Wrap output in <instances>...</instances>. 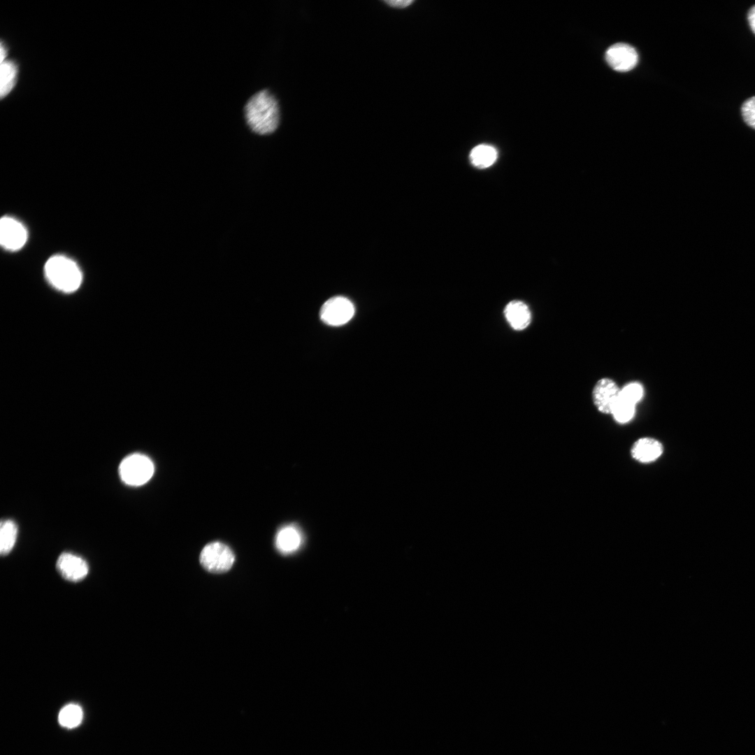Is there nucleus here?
Segmentation results:
<instances>
[{
    "label": "nucleus",
    "mask_w": 755,
    "mask_h": 755,
    "mask_svg": "<svg viewBox=\"0 0 755 755\" xmlns=\"http://www.w3.org/2000/svg\"><path fill=\"white\" fill-rule=\"evenodd\" d=\"M643 394V389L638 382H631L621 389L620 397L634 404L638 402Z\"/></svg>",
    "instance_id": "18"
},
{
    "label": "nucleus",
    "mask_w": 755,
    "mask_h": 755,
    "mask_svg": "<svg viewBox=\"0 0 755 755\" xmlns=\"http://www.w3.org/2000/svg\"><path fill=\"white\" fill-rule=\"evenodd\" d=\"M353 303L346 297L333 296L322 305L319 315L322 322L330 326H340L354 316Z\"/></svg>",
    "instance_id": "5"
},
{
    "label": "nucleus",
    "mask_w": 755,
    "mask_h": 755,
    "mask_svg": "<svg viewBox=\"0 0 755 755\" xmlns=\"http://www.w3.org/2000/svg\"><path fill=\"white\" fill-rule=\"evenodd\" d=\"M607 64L615 71L626 72L632 70L638 64V55L631 45L618 43L611 45L605 52Z\"/></svg>",
    "instance_id": "7"
},
{
    "label": "nucleus",
    "mask_w": 755,
    "mask_h": 755,
    "mask_svg": "<svg viewBox=\"0 0 755 755\" xmlns=\"http://www.w3.org/2000/svg\"><path fill=\"white\" fill-rule=\"evenodd\" d=\"M57 568L64 578L71 582L83 580L89 572L88 565L82 558L69 552L59 556Z\"/></svg>",
    "instance_id": "9"
},
{
    "label": "nucleus",
    "mask_w": 755,
    "mask_h": 755,
    "mask_svg": "<svg viewBox=\"0 0 755 755\" xmlns=\"http://www.w3.org/2000/svg\"><path fill=\"white\" fill-rule=\"evenodd\" d=\"M302 542L300 531L295 526L282 527L275 537V546L282 554H291L296 551Z\"/></svg>",
    "instance_id": "12"
},
{
    "label": "nucleus",
    "mask_w": 755,
    "mask_h": 755,
    "mask_svg": "<svg viewBox=\"0 0 755 755\" xmlns=\"http://www.w3.org/2000/svg\"><path fill=\"white\" fill-rule=\"evenodd\" d=\"M17 69L11 61H4L1 64V97L6 96L16 82Z\"/></svg>",
    "instance_id": "16"
},
{
    "label": "nucleus",
    "mask_w": 755,
    "mask_h": 755,
    "mask_svg": "<svg viewBox=\"0 0 755 755\" xmlns=\"http://www.w3.org/2000/svg\"><path fill=\"white\" fill-rule=\"evenodd\" d=\"M17 534L16 524L11 519L1 521L0 526V552L8 554L15 545Z\"/></svg>",
    "instance_id": "14"
},
{
    "label": "nucleus",
    "mask_w": 755,
    "mask_h": 755,
    "mask_svg": "<svg viewBox=\"0 0 755 755\" xmlns=\"http://www.w3.org/2000/svg\"><path fill=\"white\" fill-rule=\"evenodd\" d=\"M244 113L247 126L257 134H271L280 124L279 103L268 89H262L253 94L246 102Z\"/></svg>",
    "instance_id": "1"
},
{
    "label": "nucleus",
    "mask_w": 755,
    "mask_h": 755,
    "mask_svg": "<svg viewBox=\"0 0 755 755\" xmlns=\"http://www.w3.org/2000/svg\"><path fill=\"white\" fill-rule=\"evenodd\" d=\"M82 717L83 712L80 706L71 703L62 707L58 715V721L61 726L73 728L81 723Z\"/></svg>",
    "instance_id": "15"
},
{
    "label": "nucleus",
    "mask_w": 755,
    "mask_h": 755,
    "mask_svg": "<svg viewBox=\"0 0 755 755\" xmlns=\"http://www.w3.org/2000/svg\"><path fill=\"white\" fill-rule=\"evenodd\" d=\"M27 239V232L23 224L17 220L5 216L0 221V242L3 247L15 251L20 249Z\"/></svg>",
    "instance_id": "6"
},
{
    "label": "nucleus",
    "mask_w": 755,
    "mask_h": 755,
    "mask_svg": "<svg viewBox=\"0 0 755 755\" xmlns=\"http://www.w3.org/2000/svg\"><path fill=\"white\" fill-rule=\"evenodd\" d=\"M384 2L387 3L390 6L402 8H405V7L409 6L410 3H412L413 2V1H410V0H408V1H407V0H404V1H385Z\"/></svg>",
    "instance_id": "21"
},
{
    "label": "nucleus",
    "mask_w": 755,
    "mask_h": 755,
    "mask_svg": "<svg viewBox=\"0 0 755 755\" xmlns=\"http://www.w3.org/2000/svg\"><path fill=\"white\" fill-rule=\"evenodd\" d=\"M119 473L122 480L131 486H140L146 483L154 473L152 461L142 454H132L120 463Z\"/></svg>",
    "instance_id": "3"
},
{
    "label": "nucleus",
    "mask_w": 755,
    "mask_h": 755,
    "mask_svg": "<svg viewBox=\"0 0 755 755\" xmlns=\"http://www.w3.org/2000/svg\"><path fill=\"white\" fill-rule=\"evenodd\" d=\"M496 149L492 145L481 144L474 147L470 153L471 164L478 168H486L493 165L497 159Z\"/></svg>",
    "instance_id": "13"
},
{
    "label": "nucleus",
    "mask_w": 755,
    "mask_h": 755,
    "mask_svg": "<svg viewBox=\"0 0 755 755\" xmlns=\"http://www.w3.org/2000/svg\"><path fill=\"white\" fill-rule=\"evenodd\" d=\"M663 452L661 443L652 438L638 440L631 449V455L637 461L649 463L658 459Z\"/></svg>",
    "instance_id": "11"
},
{
    "label": "nucleus",
    "mask_w": 755,
    "mask_h": 755,
    "mask_svg": "<svg viewBox=\"0 0 755 755\" xmlns=\"http://www.w3.org/2000/svg\"><path fill=\"white\" fill-rule=\"evenodd\" d=\"M6 48L3 46V45L1 43V63L4 62V59L6 58Z\"/></svg>",
    "instance_id": "22"
},
{
    "label": "nucleus",
    "mask_w": 755,
    "mask_h": 755,
    "mask_svg": "<svg viewBox=\"0 0 755 755\" xmlns=\"http://www.w3.org/2000/svg\"><path fill=\"white\" fill-rule=\"evenodd\" d=\"M199 559L201 566L206 570L213 573H222L232 567L235 557L227 545L221 542H212L203 547Z\"/></svg>",
    "instance_id": "4"
},
{
    "label": "nucleus",
    "mask_w": 755,
    "mask_h": 755,
    "mask_svg": "<svg viewBox=\"0 0 755 755\" xmlns=\"http://www.w3.org/2000/svg\"><path fill=\"white\" fill-rule=\"evenodd\" d=\"M741 114L745 123L755 129V96L743 102L741 106Z\"/></svg>",
    "instance_id": "19"
},
{
    "label": "nucleus",
    "mask_w": 755,
    "mask_h": 755,
    "mask_svg": "<svg viewBox=\"0 0 755 755\" xmlns=\"http://www.w3.org/2000/svg\"><path fill=\"white\" fill-rule=\"evenodd\" d=\"M634 403L620 397L615 405L612 415L614 419L619 423H626L631 420L635 413Z\"/></svg>",
    "instance_id": "17"
},
{
    "label": "nucleus",
    "mask_w": 755,
    "mask_h": 755,
    "mask_svg": "<svg viewBox=\"0 0 755 755\" xmlns=\"http://www.w3.org/2000/svg\"><path fill=\"white\" fill-rule=\"evenodd\" d=\"M621 389L611 379L599 380L593 390V401L597 409L605 414H612L617 404Z\"/></svg>",
    "instance_id": "8"
},
{
    "label": "nucleus",
    "mask_w": 755,
    "mask_h": 755,
    "mask_svg": "<svg viewBox=\"0 0 755 755\" xmlns=\"http://www.w3.org/2000/svg\"><path fill=\"white\" fill-rule=\"evenodd\" d=\"M505 317L515 330H523L530 324L531 314L528 305L521 301L509 302L504 310Z\"/></svg>",
    "instance_id": "10"
},
{
    "label": "nucleus",
    "mask_w": 755,
    "mask_h": 755,
    "mask_svg": "<svg viewBox=\"0 0 755 755\" xmlns=\"http://www.w3.org/2000/svg\"><path fill=\"white\" fill-rule=\"evenodd\" d=\"M45 273L53 287L64 292L76 291L82 282V273L78 266L63 255L51 257L45 263Z\"/></svg>",
    "instance_id": "2"
},
{
    "label": "nucleus",
    "mask_w": 755,
    "mask_h": 755,
    "mask_svg": "<svg viewBox=\"0 0 755 755\" xmlns=\"http://www.w3.org/2000/svg\"><path fill=\"white\" fill-rule=\"evenodd\" d=\"M747 20L752 31L755 34V5L752 6L749 10Z\"/></svg>",
    "instance_id": "20"
}]
</instances>
